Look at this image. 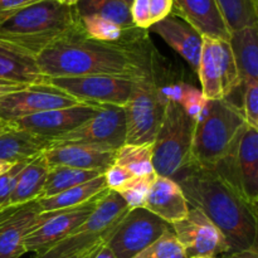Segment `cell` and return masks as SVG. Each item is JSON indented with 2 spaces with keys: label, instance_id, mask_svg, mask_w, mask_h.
I'll use <instances>...</instances> for the list:
<instances>
[{
  "label": "cell",
  "instance_id": "obj_38",
  "mask_svg": "<svg viewBox=\"0 0 258 258\" xmlns=\"http://www.w3.org/2000/svg\"><path fill=\"white\" fill-rule=\"evenodd\" d=\"M43 0H0V24L12 18L20 10Z\"/></svg>",
  "mask_w": 258,
  "mask_h": 258
},
{
  "label": "cell",
  "instance_id": "obj_20",
  "mask_svg": "<svg viewBox=\"0 0 258 258\" xmlns=\"http://www.w3.org/2000/svg\"><path fill=\"white\" fill-rule=\"evenodd\" d=\"M52 145V139L20 128H10L0 135V160L17 164L42 155Z\"/></svg>",
  "mask_w": 258,
  "mask_h": 258
},
{
  "label": "cell",
  "instance_id": "obj_23",
  "mask_svg": "<svg viewBox=\"0 0 258 258\" xmlns=\"http://www.w3.org/2000/svg\"><path fill=\"white\" fill-rule=\"evenodd\" d=\"M198 76L207 101L223 100L222 91V40L203 37Z\"/></svg>",
  "mask_w": 258,
  "mask_h": 258
},
{
  "label": "cell",
  "instance_id": "obj_9",
  "mask_svg": "<svg viewBox=\"0 0 258 258\" xmlns=\"http://www.w3.org/2000/svg\"><path fill=\"white\" fill-rule=\"evenodd\" d=\"M170 224L145 208H134L123 217L107 241L116 258H134L160 238Z\"/></svg>",
  "mask_w": 258,
  "mask_h": 258
},
{
  "label": "cell",
  "instance_id": "obj_44",
  "mask_svg": "<svg viewBox=\"0 0 258 258\" xmlns=\"http://www.w3.org/2000/svg\"><path fill=\"white\" fill-rule=\"evenodd\" d=\"M13 165H14V164L8 163V161H4V160H0V176H2L3 174L7 173V171L9 170Z\"/></svg>",
  "mask_w": 258,
  "mask_h": 258
},
{
  "label": "cell",
  "instance_id": "obj_28",
  "mask_svg": "<svg viewBox=\"0 0 258 258\" xmlns=\"http://www.w3.org/2000/svg\"><path fill=\"white\" fill-rule=\"evenodd\" d=\"M81 25L88 38L93 40L103 43H120L131 40L139 37L146 30L134 28V29H125L120 25L115 24L107 19L97 17V15H86L80 17Z\"/></svg>",
  "mask_w": 258,
  "mask_h": 258
},
{
  "label": "cell",
  "instance_id": "obj_46",
  "mask_svg": "<svg viewBox=\"0 0 258 258\" xmlns=\"http://www.w3.org/2000/svg\"><path fill=\"white\" fill-rule=\"evenodd\" d=\"M54 2L59 3V4H63V5H67V7H76V4H77L80 0H54Z\"/></svg>",
  "mask_w": 258,
  "mask_h": 258
},
{
  "label": "cell",
  "instance_id": "obj_11",
  "mask_svg": "<svg viewBox=\"0 0 258 258\" xmlns=\"http://www.w3.org/2000/svg\"><path fill=\"white\" fill-rule=\"evenodd\" d=\"M136 80L113 76L49 78L47 83L88 105L125 106Z\"/></svg>",
  "mask_w": 258,
  "mask_h": 258
},
{
  "label": "cell",
  "instance_id": "obj_5",
  "mask_svg": "<svg viewBox=\"0 0 258 258\" xmlns=\"http://www.w3.org/2000/svg\"><path fill=\"white\" fill-rule=\"evenodd\" d=\"M196 122L178 102L168 98L153 143V168L156 175L173 178L190 161Z\"/></svg>",
  "mask_w": 258,
  "mask_h": 258
},
{
  "label": "cell",
  "instance_id": "obj_16",
  "mask_svg": "<svg viewBox=\"0 0 258 258\" xmlns=\"http://www.w3.org/2000/svg\"><path fill=\"white\" fill-rule=\"evenodd\" d=\"M171 14L191 25L202 37L229 40L228 28L216 0H173Z\"/></svg>",
  "mask_w": 258,
  "mask_h": 258
},
{
  "label": "cell",
  "instance_id": "obj_47",
  "mask_svg": "<svg viewBox=\"0 0 258 258\" xmlns=\"http://www.w3.org/2000/svg\"><path fill=\"white\" fill-rule=\"evenodd\" d=\"M121 2H123V3H125V4H127L128 7H130L131 3H133V0H121Z\"/></svg>",
  "mask_w": 258,
  "mask_h": 258
},
{
  "label": "cell",
  "instance_id": "obj_24",
  "mask_svg": "<svg viewBox=\"0 0 258 258\" xmlns=\"http://www.w3.org/2000/svg\"><path fill=\"white\" fill-rule=\"evenodd\" d=\"M0 80L22 85H44L48 78L35 58L0 44Z\"/></svg>",
  "mask_w": 258,
  "mask_h": 258
},
{
  "label": "cell",
  "instance_id": "obj_1",
  "mask_svg": "<svg viewBox=\"0 0 258 258\" xmlns=\"http://www.w3.org/2000/svg\"><path fill=\"white\" fill-rule=\"evenodd\" d=\"M37 63L48 80L82 76L140 80L159 66L158 53L148 30L126 42L103 43L88 38L82 25L72 35L40 53Z\"/></svg>",
  "mask_w": 258,
  "mask_h": 258
},
{
  "label": "cell",
  "instance_id": "obj_8",
  "mask_svg": "<svg viewBox=\"0 0 258 258\" xmlns=\"http://www.w3.org/2000/svg\"><path fill=\"white\" fill-rule=\"evenodd\" d=\"M126 144V115L123 106L98 105L93 117L70 133L52 139V146L90 145L117 150Z\"/></svg>",
  "mask_w": 258,
  "mask_h": 258
},
{
  "label": "cell",
  "instance_id": "obj_4",
  "mask_svg": "<svg viewBox=\"0 0 258 258\" xmlns=\"http://www.w3.org/2000/svg\"><path fill=\"white\" fill-rule=\"evenodd\" d=\"M246 126L243 113L231 101H207L196 122L190 161L203 168L214 166L238 141Z\"/></svg>",
  "mask_w": 258,
  "mask_h": 258
},
{
  "label": "cell",
  "instance_id": "obj_41",
  "mask_svg": "<svg viewBox=\"0 0 258 258\" xmlns=\"http://www.w3.org/2000/svg\"><path fill=\"white\" fill-rule=\"evenodd\" d=\"M221 258H258V246L248 249H242V251L229 252L221 256Z\"/></svg>",
  "mask_w": 258,
  "mask_h": 258
},
{
  "label": "cell",
  "instance_id": "obj_14",
  "mask_svg": "<svg viewBox=\"0 0 258 258\" xmlns=\"http://www.w3.org/2000/svg\"><path fill=\"white\" fill-rule=\"evenodd\" d=\"M39 214L37 201L0 209V258H20L27 253L25 238Z\"/></svg>",
  "mask_w": 258,
  "mask_h": 258
},
{
  "label": "cell",
  "instance_id": "obj_17",
  "mask_svg": "<svg viewBox=\"0 0 258 258\" xmlns=\"http://www.w3.org/2000/svg\"><path fill=\"white\" fill-rule=\"evenodd\" d=\"M49 166H70L105 173L115 163L116 150L90 145H58L43 153Z\"/></svg>",
  "mask_w": 258,
  "mask_h": 258
},
{
  "label": "cell",
  "instance_id": "obj_32",
  "mask_svg": "<svg viewBox=\"0 0 258 258\" xmlns=\"http://www.w3.org/2000/svg\"><path fill=\"white\" fill-rule=\"evenodd\" d=\"M155 176V173L144 176H133L125 185L118 189L117 193L131 209L144 208L146 197Z\"/></svg>",
  "mask_w": 258,
  "mask_h": 258
},
{
  "label": "cell",
  "instance_id": "obj_10",
  "mask_svg": "<svg viewBox=\"0 0 258 258\" xmlns=\"http://www.w3.org/2000/svg\"><path fill=\"white\" fill-rule=\"evenodd\" d=\"M107 191H103L87 203L75 208L40 213L35 227L25 238V251L35 253V256H40L49 251L92 214L100 199Z\"/></svg>",
  "mask_w": 258,
  "mask_h": 258
},
{
  "label": "cell",
  "instance_id": "obj_31",
  "mask_svg": "<svg viewBox=\"0 0 258 258\" xmlns=\"http://www.w3.org/2000/svg\"><path fill=\"white\" fill-rule=\"evenodd\" d=\"M122 166L133 176H144L155 173L153 168V144L133 145L123 144L116 150L115 163Z\"/></svg>",
  "mask_w": 258,
  "mask_h": 258
},
{
  "label": "cell",
  "instance_id": "obj_7",
  "mask_svg": "<svg viewBox=\"0 0 258 258\" xmlns=\"http://www.w3.org/2000/svg\"><path fill=\"white\" fill-rule=\"evenodd\" d=\"M130 209L117 191L108 190L83 223L49 251L34 258H60L107 243L110 236Z\"/></svg>",
  "mask_w": 258,
  "mask_h": 258
},
{
  "label": "cell",
  "instance_id": "obj_34",
  "mask_svg": "<svg viewBox=\"0 0 258 258\" xmlns=\"http://www.w3.org/2000/svg\"><path fill=\"white\" fill-rule=\"evenodd\" d=\"M242 113L247 125L258 130V81L244 85Z\"/></svg>",
  "mask_w": 258,
  "mask_h": 258
},
{
  "label": "cell",
  "instance_id": "obj_37",
  "mask_svg": "<svg viewBox=\"0 0 258 258\" xmlns=\"http://www.w3.org/2000/svg\"><path fill=\"white\" fill-rule=\"evenodd\" d=\"M103 178H105L106 186H107L108 190L117 191L121 186L125 185L133 178V175L126 169H123L122 166L117 165V164H112L103 173Z\"/></svg>",
  "mask_w": 258,
  "mask_h": 258
},
{
  "label": "cell",
  "instance_id": "obj_35",
  "mask_svg": "<svg viewBox=\"0 0 258 258\" xmlns=\"http://www.w3.org/2000/svg\"><path fill=\"white\" fill-rule=\"evenodd\" d=\"M27 163L28 161H23V163L14 164L7 173L0 176V209L9 207L18 175Z\"/></svg>",
  "mask_w": 258,
  "mask_h": 258
},
{
  "label": "cell",
  "instance_id": "obj_25",
  "mask_svg": "<svg viewBox=\"0 0 258 258\" xmlns=\"http://www.w3.org/2000/svg\"><path fill=\"white\" fill-rule=\"evenodd\" d=\"M48 170L49 165L43 154L28 161L18 175L9 206H19L28 202L38 201L44 188Z\"/></svg>",
  "mask_w": 258,
  "mask_h": 258
},
{
  "label": "cell",
  "instance_id": "obj_15",
  "mask_svg": "<svg viewBox=\"0 0 258 258\" xmlns=\"http://www.w3.org/2000/svg\"><path fill=\"white\" fill-rule=\"evenodd\" d=\"M97 111L98 105L82 103V105L71 106V107L44 111V112L10 122V125L15 128L27 130L38 135L54 139L75 130L76 127L93 117Z\"/></svg>",
  "mask_w": 258,
  "mask_h": 258
},
{
  "label": "cell",
  "instance_id": "obj_45",
  "mask_svg": "<svg viewBox=\"0 0 258 258\" xmlns=\"http://www.w3.org/2000/svg\"><path fill=\"white\" fill-rule=\"evenodd\" d=\"M10 128H13V126L10 125L9 122H4V121H0V135L4 133H7V131H9Z\"/></svg>",
  "mask_w": 258,
  "mask_h": 258
},
{
  "label": "cell",
  "instance_id": "obj_22",
  "mask_svg": "<svg viewBox=\"0 0 258 258\" xmlns=\"http://www.w3.org/2000/svg\"><path fill=\"white\" fill-rule=\"evenodd\" d=\"M228 42L236 60L241 85L258 81V24L232 32Z\"/></svg>",
  "mask_w": 258,
  "mask_h": 258
},
{
  "label": "cell",
  "instance_id": "obj_6",
  "mask_svg": "<svg viewBox=\"0 0 258 258\" xmlns=\"http://www.w3.org/2000/svg\"><path fill=\"white\" fill-rule=\"evenodd\" d=\"M158 70L159 66L153 73L135 81L130 97L123 106L126 144L151 145L155 140L168 102Z\"/></svg>",
  "mask_w": 258,
  "mask_h": 258
},
{
  "label": "cell",
  "instance_id": "obj_26",
  "mask_svg": "<svg viewBox=\"0 0 258 258\" xmlns=\"http://www.w3.org/2000/svg\"><path fill=\"white\" fill-rule=\"evenodd\" d=\"M108 190L106 186L105 178L102 175L87 181V183L80 184L77 186L67 189V190L58 193L49 198L38 199V207L40 209V213L45 212L62 211V209L75 208V207L82 206L87 203L88 201L93 199L95 197L100 196L103 191Z\"/></svg>",
  "mask_w": 258,
  "mask_h": 258
},
{
  "label": "cell",
  "instance_id": "obj_33",
  "mask_svg": "<svg viewBox=\"0 0 258 258\" xmlns=\"http://www.w3.org/2000/svg\"><path fill=\"white\" fill-rule=\"evenodd\" d=\"M134 258H186V254L173 229H169Z\"/></svg>",
  "mask_w": 258,
  "mask_h": 258
},
{
  "label": "cell",
  "instance_id": "obj_27",
  "mask_svg": "<svg viewBox=\"0 0 258 258\" xmlns=\"http://www.w3.org/2000/svg\"><path fill=\"white\" fill-rule=\"evenodd\" d=\"M102 174L103 173L97 170H82V169H75L70 166H49L44 188L38 199L49 198L73 186L87 183Z\"/></svg>",
  "mask_w": 258,
  "mask_h": 258
},
{
  "label": "cell",
  "instance_id": "obj_29",
  "mask_svg": "<svg viewBox=\"0 0 258 258\" xmlns=\"http://www.w3.org/2000/svg\"><path fill=\"white\" fill-rule=\"evenodd\" d=\"M76 10L80 17L97 15L125 29L136 28L131 19L130 7L121 0H80L76 4Z\"/></svg>",
  "mask_w": 258,
  "mask_h": 258
},
{
  "label": "cell",
  "instance_id": "obj_13",
  "mask_svg": "<svg viewBox=\"0 0 258 258\" xmlns=\"http://www.w3.org/2000/svg\"><path fill=\"white\" fill-rule=\"evenodd\" d=\"M76 105L82 102L49 83L32 85L0 98V121L10 123L44 111Z\"/></svg>",
  "mask_w": 258,
  "mask_h": 258
},
{
  "label": "cell",
  "instance_id": "obj_19",
  "mask_svg": "<svg viewBox=\"0 0 258 258\" xmlns=\"http://www.w3.org/2000/svg\"><path fill=\"white\" fill-rule=\"evenodd\" d=\"M144 208L171 226L185 218L190 207L174 179L156 175Z\"/></svg>",
  "mask_w": 258,
  "mask_h": 258
},
{
  "label": "cell",
  "instance_id": "obj_43",
  "mask_svg": "<svg viewBox=\"0 0 258 258\" xmlns=\"http://www.w3.org/2000/svg\"><path fill=\"white\" fill-rule=\"evenodd\" d=\"M95 258H116L115 256H113L112 251H111L110 248H108L107 244H103L102 248L98 251V253L96 254Z\"/></svg>",
  "mask_w": 258,
  "mask_h": 258
},
{
  "label": "cell",
  "instance_id": "obj_3",
  "mask_svg": "<svg viewBox=\"0 0 258 258\" xmlns=\"http://www.w3.org/2000/svg\"><path fill=\"white\" fill-rule=\"evenodd\" d=\"M80 28L81 20L76 7L43 0L0 24V44L37 59L40 53Z\"/></svg>",
  "mask_w": 258,
  "mask_h": 258
},
{
  "label": "cell",
  "instance_id": "obj_42",
  "mask_svg": "<svg viewBox=\"0 0 258 258\" xmlns=\"http://www.w3.org/2000/svg\"><path fill=\"white\" fill-rule=\"evenodd\" d=\"M103 244H106V243L98 244V246H95V247H92V248L85 249V251H82V252H78V253H75V254H70V256L60 257V258H95V257H96V254L98 253V251H100V249L102 248V246H103Z\"/></svg>",
  "mask_w": 258,
  "mask_h": 258
},
{
  "label": "cell",
  "instance_id": "obj_48",
  "mask_svg": "<svg viewBox=\"0 0 258 258\" xmlns=\"http://www.w3.org/2000/svg\"><path fill=\"white\" fill-rule=\"evenodd\" d=\"M193 258H213V257H193Z\"/></svg>",
  "mask_w": 258,
  "mask_h": 258
},
{
  "label": "cell",
  "instance_id": "obj_21",
  "mask_svg": "<svg viewBox=\"0 0 258 258\" xmlns=\"http://www.w3.org/2000/svg\"><path fill=\"white\" fill-rule=\"evenodd\" d=\"M238 170L242 193L249 206L257 209L258 201V130L244 128L238 144Z\"/></svg>",
  "mask_w": 258,
  "mask_h": 258
},
{
  "label": "cell",
  "instance_id": "obj_30",
  "mask_svg": "<svg viewBox=\"0 0 258 258\" xmlns=\"http://www.w3.org/2000/svg\"><path fill=\"white\" fill-rule=\"evenodd\" d=\"M229 33L258 24V0H216Z\"/></svg>",
  "mask_w": 258,
  "mask_h": 258
},
{
  "label": "cell",
  "instance_id": "obj_18",
  "mask_svg": "<svg viewBox=\"0 0 258 258\" xmlns=\"http://www.w3.org/2000/svg\"><path fill=\"white\" fill-rule=\"evenodd\" d=\"M149 30L160 35L166 44L170 45L196 72H198L203 37L189 23L178 15L170 14L161 22L154 24Z\"/></svg>",
  "mask_w": 258,
  "mask_h": 258
},
{
  "label": "cell",
  "instance_id": "obj_2",
  "mask_svg": "<svg viewBox=\"0 0 258 258\" xmlns=\"http://www.w3.org/2000/svg\"><path fill=\"white\" fill-rule=\"evenodd\" d=\"M171 179L176 181L189 207L199 209L223 233L231 252L257 244V209L216 173L189 161Z\"/></svg>",
  "mask_w": 258,
  "mask_h": 258
},
{
  "label": "cell",
  "instance_id": "obj_40",
  "mask_svg": "<svg viewBox=\"0 0 258 258\" xmlns=\"http://www.w3.org/2000/svg\"><path fill=\"white\" fill-rule=\"evenodd\" d=\"M28 86L30 85H22V83H15L9 82V81L0 80V98H3L7 95H10V93L13 92H17V91L24 90Z\"/></svg>",
  "mask_w": 258,
  "mask_h": 258
},
{
  "label": "cell",
  "instance_id": "obj_12",
  "mask_svg": "<svg viewBox=\"0 0 258 258\" xmlns=\"http://www.w3.org/2000/svg\"><path fill=\"white\" fill-rule=\"evenodd\" d=\"M176 239L186 258H218L231 252L228 242L216 224L199 209L189 208L185 218L171 224Z\"/></svg>",
  "mask_w": 258,
  "mask_h": 258
},
{
  "label": "cell",
  "instance_id": "obj_36",
  "mask_svg": "<svg viewBox=\"0 0 258 258\" xmlns=\"http://www.w3.org/2000/svg\"><path fill=\"white\" fill-rule=\"evenodd\" d=\"M130 14L133 24L143 30H149L151 28L150 10H149V0H133L130 5Z\"/></svg>",
  "mask_w": 258,
  "mask_h": 258
},
{
  "label": "cell",
  "instance_id": "obj_39",
  "mask_svg": "<svg viewBox=\"0 0 258 258\" xmlns=\"http://www.w3.org/2000/svg\"><path fill=\"white\" fill-rule=\"evenodd\" d=\"M174 8L173 0H149V10H150L151 27L156 23L161 22L171 14Z\"/></svg>",
  "mask_w": 258,
  "mask_h": 258
}]
</instances>
